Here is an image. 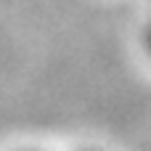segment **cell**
Returning <instances> with one entry per match:
<instances>
[{
    "label": "cell",
    "mask_w": 151,
    "mask_h": 151,
    "mask_svg": "<svg viewBox=\"0 0 151 151\" xmlns=\"http://www.w3.org/2000/svg\"><path fill=\"white\" fill-rule=\"evenodd\" d=\"M143 42H146V50H149V56H151V27H149V32H146V37H143Z\"/></svg>",
    "instance_id": "obj_1"
},
{
    "label": "cell",
    "mask_w": 151,
    "mask_h": 151,
    "mask_svg": "<svg viewBox=\"0 0 151 151\" xmlns=\"http://www.w3.org/2000/svg\"><path fill=\"white\" fill-rule=\"evenodd\" d=\"M82 151H96V149H82Z\"/></svg>",
    "instance_id": "obj_2"
}]
</instances>
